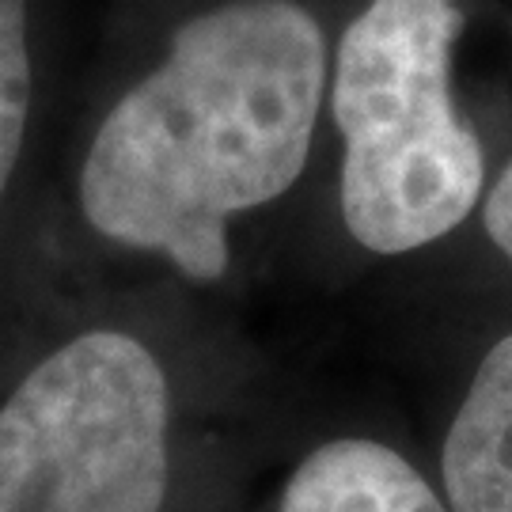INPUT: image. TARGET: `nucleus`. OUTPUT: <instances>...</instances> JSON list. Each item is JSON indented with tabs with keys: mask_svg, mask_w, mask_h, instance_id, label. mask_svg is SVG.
Returning <instances> with one entry per match:
<instances>
[{
	"mask_svg": "<svg viewBox=\"0 0 512 512\" xmlns=\"http://www.w3.org/2000/svg\"><path fill=\"white\" fill-rule=\"evenodd\" d=\"M482 224H486L490 243L512 262V164L501 171V179L494 183V190L486 194Z\"/></svg>",
	"mask_w": 512,
	"mask_h": 512,
	"instance_id": "nucleus-7",
	"label": "nucleus"
},
{
	"mask_svg": "<svg viewBox=\"0 0 512 512\" xmlns=\"http://www.w3.org/2000/svg\"><path fill=\"white\" fill-rule=\"evenodd\" d=\"M456 0H368L330 69L342 220L372 255L452 236L486 190V156L452 95Z\"/></svg>",
	"mask_w": 512,
	"mask_h": 512,
	"instance_id": "nucleus-2",
	"label": "nucleus"
},
{
	"mask_svg": "<svg viewBox=\"0 0 512 512\" xmlns=\"http://www.w3.org/2000/svg\"><path fill=\"white\" fill-rule=\"evenodd\" d=\"M281 512H448V505L395 448L338 437L296 463Z\"/></svg>",
	"mask_w": 512,
	"mask_h": 512,
	"instance_id": "nucleus-5",
	"label": "nucleus"
},
{
	"mask_svg": "<svg viewBox=\"0 0 512 512\" xmlns=\"http://www.w3.org/2000/svg\"><path fill=\"white\" fill-rule=\"evenodd\" d=\"M31 114L27 0H0V205L16 175Z\"/></svg>",
	"mask_w": 512,
	"mask_h": 512,
	"instance_id": "nucleus-6",
	"label": "nucleus"
},
{
	"mask_svg": "<svg viewBox=\"0 0 512 512\" xmlns=\"http://www.w3.org/2000/svg\"><path fill=\"white\" fill-rule=\"evenodd\" d=\"M171 387L156 353L88 330L0 406V512H164Z\"/></svg>",
	"mask_w": 512,
	"mask_h": 512,
	"instance_id": "nucleus-3",
	"label": "nucleus"
},
{
	"mask_svg": "<svg viewBox=\"0 0 512 512\" xmlns=\"http://www.w3.org/2000/svg\"><path fill=\"white\" fill-rule=\"evenodd\" d=\"M327 88V38L296 0H228L190 16L167 57L99 122L80 213L186 281L228 270V220L289 194Z\"/></svg>",
	"mask_w": 512,
	"mask_h": 512,
	"instance_id": "nucleus-1",
	"label": "nucleus"
},
{
	"mask_svg": "<svg viewBox=\"0 0 512 512\" xmlns=\"http://www.w3.org/2000/svg\"><path fill=\"white\" fill-rule=\"evenodd\" d=\"M448 512H512V334H505L478 365L444 452Z\"/></svg>",
	"mask_w": 512,
	"mask_h": 512,
	"instance_id": "nucleus-4",
	"label": "nucleus"
}]
</instances>
